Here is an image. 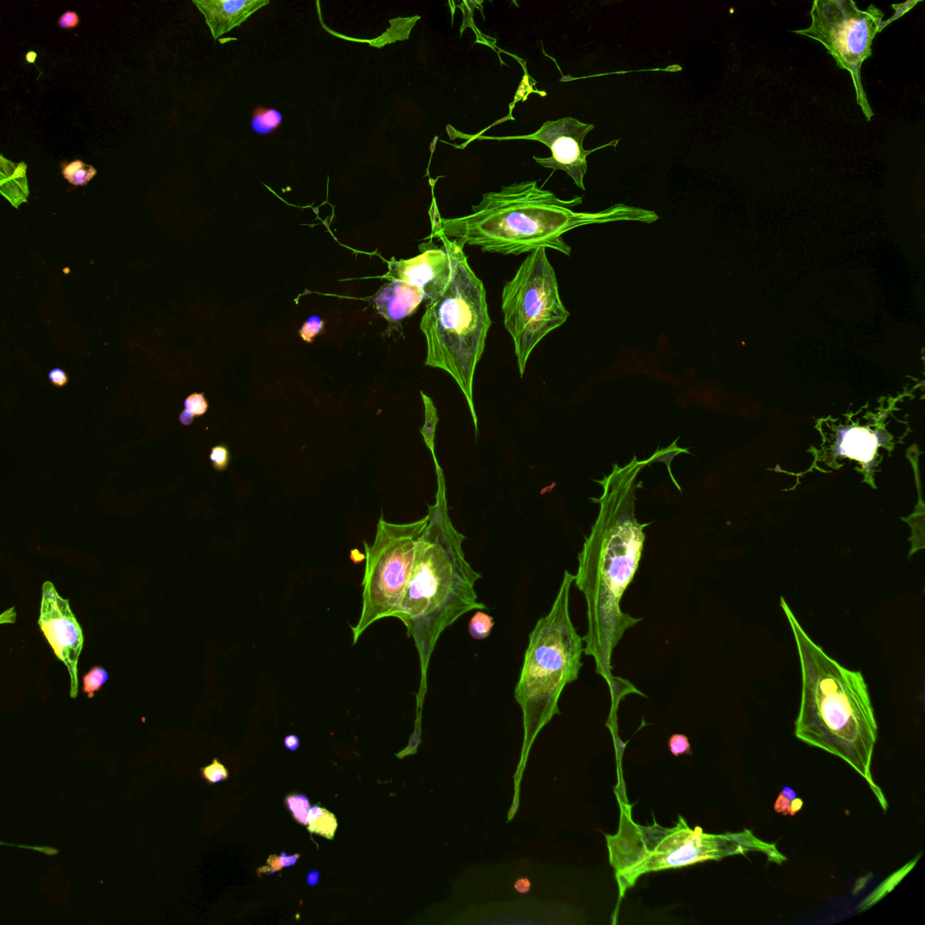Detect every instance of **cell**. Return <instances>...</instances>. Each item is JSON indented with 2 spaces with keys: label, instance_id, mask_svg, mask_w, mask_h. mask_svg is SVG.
<instances>
[{
  "label": "cell",
  "instance_id": "cell-22",
  "mask_svg": "<svg viewBox=\"0 0 925 925\" xmlns=\"http://www.w3.org/2000/svg\"><path fill=\"white\" fill-rule=\"evenodd\" d=\"M63 176L73 186L87 185L96 176V169L93 166L84 164L83 161H76L63 166Z\"/></svg>",
  "mask_w": 925,
  "mask_h": 925
},
{
  "label": "cell",
  "instance_id": "cell-33",
  "mask_svg": "<svg viewBox=\"0 0 925 925\" xmlns=\"http://www.w3.org/2000/svg\"><path fill=\"white\" fill-rule=\"evenodd\" d=\"M920 1H908L904 3V4L893 5L894 13L892 18H891L889 20H886L887 25L889 26L891 23L894 21V20L900 19L901 16H903L904 14L907 13L908 11H910V10L912 9L914 6L918 4V3Z\"/></svg>",
  "mask_w": 925,
  "mask_h": 925
},
{
  "label": "cell",
  "instance_id": "cell-5",
  "mask_svg": "<svg viewBox=\"0 0 925 925\" xmlns=\"http://www.w3.org/2000/svg\"><path fill=\"white\" fill-rule=\"evenodd\" d=\"M451 258V280L437 301L426 305L420 328L427 343L425 365L445 370L467 400L478 435L474 403L476 366L484 355L492 325L484 283L468 263L464 248L454 240L438 238Z\"/></svg>",
  "mask_w": 925,
  "mask_h": 925
},
{
  "label": "cell",
  "instance_id": "cell-14",
  "mask_svg": "<svg viewBox=\"0 0 925 925\" xmlns=\"http://www.w3.org/2000/svg\"><path fill=\"white\" fill-rule=\"evenodd\" d=\"M206 19L214 40L243 25L258 10L270 5L268 0H193Z\"/></svg>",
  "mask_w": 925,
  "mask_h": 925
},
{
  "label": "cell",
  "instance_id": "cell-41",
  "mask_svg": "<svg viewBox=\"0 0 925 925\" xmlns=\"http://www.w3.org/2000/svg\"><path fill=\"white\" fill-rule=\"evenodd\" d=\"M193 417H192L191 415L186 413V411H183V413L180 415V421H181V423L185 425L191 424L193 421Z\"/></svg>",
  "mask_w": 925,
  "mask_h": 925
},
{
  "label": "cell",
  "instance_id": "cell-30",
  "mask_svg": "<svg viewBox=\"0 0 925 925\" xmlns=\"http://www.w3.org/2000/svg\"><path fill=\"white\" fill-rule=\"evenodd\" d=\"M669 748L673 756L679 757L681 754H692L688 737L682 734H673L668 741Z\"/></svg>",
  "mask_w": 925,
  "mask_h": 925
},
{
  "label": "cell",
  "instance_id": "cell-37",
  "mask_svg": "<svg viewBox=\"0 0 925 925\" xmlns=\"http://www.w3.org/2000/svg\"><path fill=\"white\" fill-rule=\"evenodd\" d=\"M284 744H285V747L288 748L289 750L295 751L298 749L299 747V739H298L297 736H294V734H290V736H288L287 737H285L284 740Z\"/></svg>",
  "mask_w": 925,
  "mask_h": 925
},
{
  "label": "cell",
  "instance_id": "cell-40",
  "mask_svg": "<svg viewBox=\"0 0 925 925\" xmlns=\"http://www.w3.org/2000/svg\"><path fill=\"white\" fill-rule=\"evenodd\" d=\"M782 794H784V797H787L790 801L794 800V799L797 798V792H795L794 790H792L791 787H784L783 792H782Z\"/></svg>",
  "mask_w": 925,
  "mask_h": 925
},
{
  "label": "cell",
  "instance_id": "cell-17",
  "mask_svg": "<svg viewBox=\"0 0 925 925\" xmlns=\"http://www.w3.org/2000/svg\"><path fill=\"white\" fill-rule=\"evenodd\" d=\"M877 447L875 435L865 428H855L846 432L841 443V452L856 460L869 462Z\"/></svg>",
  "mask_w": 925,
  "mask_h": 925
},
{
  "label": "cell",
  "instance_id": "cell-13",
  "mask_svg": "<svg viewBox=\"0 0 925 925\" xmlns=\"http://www.w3.org/2000/svg\"><path fill=\"white\" fill-rule=\"evenodd\" d=\"M388 268L385 278L390 281L406 282L420 289L426 305L441 297L453 273L450 253L444 245L442 248L424 250L423 253L409 260L397 261L393 258Z\"/></svg>",
  "mask_w": 925,
  "mask_h": 925
},
{
  "label": "cell",
  "instance_id": "cell-26",
  "mask_svg": "<svg viewBox=\"0 0 925 925\" xmlns=\"http://www.w3.org/2000/svg\"><path fill=\"white\" fill-rule=\"evenodd\" d=\"M324 329V321L320 316L312 315L305 322L299 330V335L305 342L312 343L316 335L320 334Z\"/></svg>",
  "mask_w": 925,
  "mask_h": 925
},
{
  "label": "cell",
  "instance_id": "cell-25",
  "mask_svg": "<svg viewBox=\"0 0 925 925\" xmlns=\"http://www.w3.org/2000/svg\"><path fill=\"white\" fill-rule=\"evenodd\" d=\"M289 811L302 825H308V815L310 809L308 799L304 795H290L285 799Z\"/></svg>",
  "mask_w": 925,
  "mask_h": 925
},
{
  "label": "cell",
  "instance_id": "cell-9",
  "mask_svg": "<svg viewBox=\"0 0 925 925\" xmlns=\"http://www.w3.org/2000/svg\"><path fill=\"white\" fill-rule=\"evenodd\" d=\"M428 515L410 523H392L380 517L373 544L365 542V570L362 582L363 607L352 627L353 645L370 625L396 618L413 566L415 547L426 529Z\"/></svg>",
  "mask_w": 925,
  "mask_h": 925
},
{
  "label": "cell",
  "instance_id": "cell-43",
  "mask_svg": "<svg viewBox=\"0 0 925 925\" xmlns=\"http://www.w3.org/2000/svg\"><path fill=\"white\" fill-rule=\"evenodd\" d=\"M36 58V53H34V52H29V54H26V60H27V62H29V63H34V62H35Z\"/></svg>",
  "mask_w": 925,
  "mask_h": 925
},
{
  "label": "cell",
  "instance_id": "cell-7",
  "mask_svg": "<svg viewBox=\"0 0 925 925\" xmlns=\"http://www.w3.org/2000/svg\"><path fill=\"white\" fill-rule=\"evenodd\" d=\"M575 575L564 572L552 610L529 635L515 698L523 713L526 737L532 739L557 714L567 685L576 682L583 663L584 638L571 620L570 598Z\"/></svg>",
  "mask_w": 925,
  "mask_h": 925
},
{
  "label": "cell",
  "instance_id": "cell-35",
  "mask_svg": "<svg viewBox=\"0 0 925 925\" xmlns=\"http://www.w3.org/2000/svg\"><path fill=\"white\" fill-rule=\"evenodd\" d=\"M515 889L520 894H527L532 889V883H530L529 879L522 877V879L516 880Z\"/></svg>",
  "mask_w": 925,
  "mask_h": 925
},
{
  "label": "cell",
  "instance_id": "cell-15",
  "mask_svg": "<svg viewBox=\"0 0 925 925\" xmlns=\"http://www.w3.org/2000/svg\"><path fill=\"white\" fill-rule=\"evenodd\" d=\"M370 302L380 316L398 328L417 310L424 297L420 289L406 282L390 280L380 288Z\"/></svg>",
  "mask_w": 925,
  "mask_h": 925
},
{
  "label": "cell",
  "instance_id": "cell-38",
  "mask_svg": "<svg viewBox=\"0 0 925 925\" xmlns=\"http://www.w3.org/2000/svg\"><path fill=\"white\" fill-rule=\"evenodd\" d=\"M802 806H804V802L801 799L794 798V800L791 801L790 815L794 816L797 814L798 812L801 811Z\"/></svg>",
  "mask_w": 925,
  "mask_h": 925
},
{
  "label": "cell",
  "instance_id": "cell-29",
  "mask_svg": "<svg viewBox=\"0 0 925 925\" xmlns=\"http://www.w3.org/2000/svg\"><path fill=\"white\" fill-rule=\"evenodd\" d=\"M210 459L216 471H224L230 462L229 450L223 445H216L211 451Z\"/></svg>",
  "mask_w": 925,
  "mask_h": 925
},
{
  "label": "cell",
  "instance_id": "cell-20",
  "mask_svg": "<svg viewBox=\"0 0 925 925\" xmlns=\"http://www.w3.org/2000/svg\"><path fill=\"white\" fill-rule=\"evenodd\" d=\"M421 396H423L425 407V423L420 432L423 434L425 443H426L428 450L431 452L432 457H433L435 467H437L440 464H438L436 453H435V435H436L437 425L440 421V418L438 416V411L433 400L423 392H421Z\"/></svg>",
  "mask_w": 925,
  "mask_h": 925
},
{
  "label": "cell",
  "instance_id": "cell-1",
  "mask_svg": "<svg viewBox=\"0 0 925 925\" xmlns=\"http://www.w3.org/2000/svg\"><path fill=\"white\" fill-rule=\"evenodd\" d=\"M639 460L635 455L627 465L615 464L613 470L597 480L603 488L596 522L578 554L575 584L585 596L587 607V632L584 636L585 654L596 662V672L610 688L612 713L630 694L646 697L627 679L612 673V656L625 632L640 623L621 610V600L634 580L644 550L645 529L651 523L636 518V491L642 482L638 476L655 460Z\"/></svg>",
  "mask_w": 925,
  "mask_h": 925
},
{
  "label": "cell",
  "instance_id": "cell-12",
  "mask_svg": "<svg viewBox=\"0 0 925 925\" xmlns=\"http://www.w3.org/2000/svg\"><path fill=\"white\" fill-rule=\"evenodd\" d=\"M56 657L64 662L71 677V697L78 695V662L84 646L81 625L71 611L69 601L64 600L52 582L43 585L42 603L39 621Z\"/></svg>",
  "mask_w": 925,
  "mask_h": 925
},
{
  "label": "cell",
  "instance_id": "cell-3",
  "mask_svg": "<svg viewBox=\"0 0 925 925\" xmlns=\"http://www.w3.org/2000/svg\"><path fill=\"white\" fill-rule=\"evenodd\" d=\"M436 472V502L428 505V526L415 547L409 580L396 615L406 627L408 637L414 641L420 659L421 681L416 699L420 712L428 689V666L438 639L462 615L487 610L478 601L475 590L482 575L465 559V537L450 519L440 465Z\"/></svg>",
  "mask_w": 925,
  "mask_h": 925
},
{
  "label": "cell",
  "instance_id": "cell-2",
  "mask_svg": "<svg viewBox=\"0 0 925 925\" xmlns=\"http://www.w3.org/2000/svg\"><path fill=\"white\" fill-rule=\"evenodd\" d=\"M583 197L559 198L542 188L537 181H523L502 186L497 192L482 195L472 206V213L457 218L440 216L433 198L430 210V239L444 237L458 245L478 246L482 253L520 255L545 248L569 257L571 247L564 234L577 228L615 222L654 223L659 217L654 211L617 203L600 212H576Z\"/></svg>",
  "mask_w": 925,
  "mask_h": 925
},
{
  "label": "cell",
  "instance_id": "cell-21",
  "mask_svg": "<svg viewBox=\"0 0 925 925\" xmlns=\"http://www.w3.org/2000/svg\"><path fill=\"white\" fill-rule=\"evenodd\" d=\"M918 859H919V856L916 859H914V861L908 863L906 866L903 867V869H901L899 871L893 874V875L889 877L885 882L881 884V885L877 887L876 890L874 891L869 897H866V899L863 901L861 906L859 908V912H863V911L869 909L870 906H872L874 904L877 902V901L883 899L886 894H889L891 890L894 889L897 884H899L900 881L906 876V874L913 869V866L916 865Z\"/></svg>",
  "mask_w": 925,
  "mask_h": 925
},
{
  "label": "cell",
  "instance_id": "cell-19",
  "mask_svg": "<svg viewBox=\"0 0 925 925\" xmlns=\"http://www.w3.org/2000/svg\"><path fill=\"white\" fill-rule=\"evenodd\" d=\"M308 829L311 833L333 839L338 829V819L328 809L315 806L309 809L308 815Z\"/></svg>",
  "mask_w": 925,
  "mask_h": 925
},
{
  "label": "cell",
  "instance_id": "cell-8",
  "mask_svg": "<svg viewBox=\"0 0 925 925\" xmlns=\"http://www.w3.org/2000/svg\"><path fill=\"white\" fill-rule=\"evenodd\" d=\"M546 250L532 251L502 289L503 324L515 345L520 377L534 348L570 315Z\"/></svg>",
  "mask_w": 925,
  "mask_h": 925
},
{
  "label": "cell",
  "instance_id": "cell-34",
  "mask_svg": "<svg viewBox=\"0 0 925 925\" xmlns=\"http://www.w3.org/2000/svg\"><path fill=\"white\" fill-rule=\"evenodd\" d=\"M791 801L784 794H779L777 802L774 804V811L777 814H783L784 816L790 815Z\"/></svg>",
  "mask_w": 925,
  "mask_h": 925
},
{
  "label": "cell",
  "instance_id": "cell-23",
  "mask_svg": "<svg viewBox=\"0 0 925 925\" xmlns=\"http://www.w3.org/2000/svg\"><path fill=\"white\" fill-rule=\"evenodd\" d=\"M494 627V618L482 610H477L469 622V635L475 640H485L491 635Z\"/></svg>",
  "mask_w": 925,
  "mask_h": 925
},
{
  "label": "cell",
  "instance_id": "cell-36",
  "mask_svg": "<svg viewBox=\"0 0 925 925\" xmlns=\"http://www.w3.org/2000/svg\"><path fill=\"white\" fill-rule=\"evenodd\" d=\"M299 856H300L299 855L288 856L287 853L285 852L282 853L280 856V864L282 867H289L295 865V862L298 861Z\"/></svg>",
  "mask_w": 925,
  "mask_h": 925
},
{
  "label": "cell",
  "instance_id": "cell-10",
  "mask_svg": "<svg viewBox=\"0 0 925 925\" xmlns=\"http://www.w3.org/2000/svg\"><path fill=\"white\" fill-rule=\"evenodd\" d=\"M884 16L875 5L861 10L852 0H815L811 11L812 25L792 31L821 43L834 58L836 66L849 71L856 103L869 121L874 111L863 88L861 68L872 56L876 36L889 26L886 20L883 21Z\"/></svg>",
  "mask_w": 925,
  "mask_h": 925
},
{
  "label": "cell",
  "instance_id": "cell-4",
  "mask_svg": "<svg viewBox=\"0 0 925 925\" xmlns=\"http://www.w3.org/2000/svg\"><path fill=\"white\" fill-rule=\"evenodd\" d=\"M781 607L797 642L802 671L795 737L809 746L841 758L854 768L869 783L886 812L889 804L870 772L877 724L862 673L845 668L815 644L784 597Z\"/></svg>",
  "mask_w": 925,
  "mask_h": 925
},
{
  "label": "cell",
  "instance_id": "cell-24",
  "mask_svg": "<svg viewBox=\"0 0 925 925\" xmlns=\"http://www.w3.org/2000/svg\"><path fill=\"white\" fill-rule=\"evenodd\" d=\"M108 679V672L103 667L95 666L84 677V692L88 694L90 699L93 698L95 692H98Z\"/></svg>",
  "mask_w": 925,
  "mask_h": 925
},
{
  "label": "cell",
  "instance_id": "cell-16",
  "mask_svg": "<svg viewBox=\"0 0 925 925\" xmlns=\"http://www.w3.org/2000/svg\"><path fill=\"white\" fill-rule=\"evenodd\" d=\"M26 173L25 163H14L5 158L4 156H0L1 193L16 208L26 202L29 195Z\"/></svg>",
  "mask_w": 925,
  "mask_h": 925
},
{
  "label": "cell",
  "instance_id": "cell-18",
  "mask_svg": "<svg viewBox=\"0 0 925 925\" xmlns=\"http://www.w3.org/2000/svg\"><path fill=\"white\" fill-rule=\"evenodd\" d=\"M283 115L273 108L257 107L251 114V128L261 136L273 134L281 127Z\"/></svg>",
  "mask_w": 925,
  "mask_h": 925
},
{
  "label": "cell",
  "instance_id": "cell-28",
  "mask_svg": "<svg viewBox=\"0 0 925 925\" xmlns=\"http://www.w3.org/2000/svg\"><path fill=\"white\" fill-rule=\"evenodd\" d=\"M202 774L206 780L212 784L219 783V782L226 780L229 777V774H228L226 767L217 759H214L212 764L203 768Z\"/></svg>",
  "mask_w": 925,
  "mask_h": 925
},
{
  "label": "cell",
  "instance_id": "cell-6",
  "mask_svg": "<svg viewBox=\"0 0 925 925\" xmlns=\"http://www.w3.org/2000/svg\"><path fill=\"white\" fill-rule=\"evenodd\" d=\"M607 838L610 863L621 890L634 885L637 877L646 872L679 869L750 851L763 853L769 861L779 865L787 860L774 844L761 841L748 829L724 835L706 834L699 827L689 828L681 816L672 829L659 827L656 822L649 827L634 822L629 824L623 816L617 835H607Z\"/></svg>",
  "mask_w": 925,
  "mask_h": 925
},
{
  "label": "cell",
  "instance_id": "cell-39",
  "mask_svg": "<svg viewBox=\"0 0 925 925\" xmlns=\"http://www.w3.org/2000/svg\"><path fill=\"white\" fill-rule=\"evenodd\" d=\"M319 876H320V873L318 870H312L311 872H309L307 876L308 885L311 886H315L318 883Z\"/></svg>",
  "mask_w": 925,
  "mask_h": 925
},
{
  "label": "cell",
  "instance_id": "cell-32",
  "mask_svg": "<svg viewBox=\"0 0 925 925\" xmlns=\"http://www.w3.org/2000/svg\"><path fill=\"white\" fill-rule=\"evenodd\" d=\"M49 377L51 383H52L54 386L59 388L66 385L68 380H69L67 373L60 368H56L51 370Z\"/></svg>",
  "mask_w": 925,
  "mask_h": 925
},
{
  "label": "cell",
  "instance_id": "cell-27",
  "mask_svg": "<svg viewBox=\"0 0 925 925\" xmlns=\"http://www.w3.org/2000/svg\"><path fill=\"white\" fill-rule=\"evenodd\" d=\"M186 413L192 417H200L208 410V403L203 393H193L185 400Z\"/></svg>",
  "mask_w": 925,
  "mask_h": 925
},
{
  "label": "cell",
  "instance_id": "cell-42",
  "mask_svg": "<svg viewBox=\"0 0 925 925\" xmlns=\"http://www.w3.org/2000/svg\"><path fill=\"white\" fill-rule=\"evenodd\" d=\"M13 610H14V608H11V610H8V611L5 612L4 614H3V615H6V618H8V619H6V623H14V622H15V620H16V613H15V612H14Z\"/></svg>",
  "mask_w": 925,
  "mask_h": 925
},
{
  "label": "cell",
  "instance_id": "cell-31",
  "mask_svg": "<svg viewBox=\"0 0 925 925\" xmlns=\"http://www.w3.org/2000/svg\"><path fill=\"white\" fill-rule=\"evenodd\" d=\"M58 24L64 29H74L79 24V16L76 12L67 11L63 14Z\"/></svg>",
  "mask_w": 925,
  "mask_h": 925
},
{
  "label": "cell",
  "instance_id": "cell-11",
  "mask_svg": "<svg viewBox=\"0 0 925 925\" xmlns=\"http://www.w3.org/2000/svg\"><path fill=\"white\" fill-rule=\"evenodd\" d=\"M594 128L593 124L584 123L573 117H565L557 121H546L532 134L505 139H528L542 143L550 149L552 156L550 158L534 156L535 161L545 168L562 170L573 179L578 188L585 191L586 188L584 178L587 171V156L610 146L615 148L619 142L618 139L591 151H586L583 147L584 139Z\"/></svg>",
  "mask_w": 925,
  "mask_h": 925
}]
</instances>
